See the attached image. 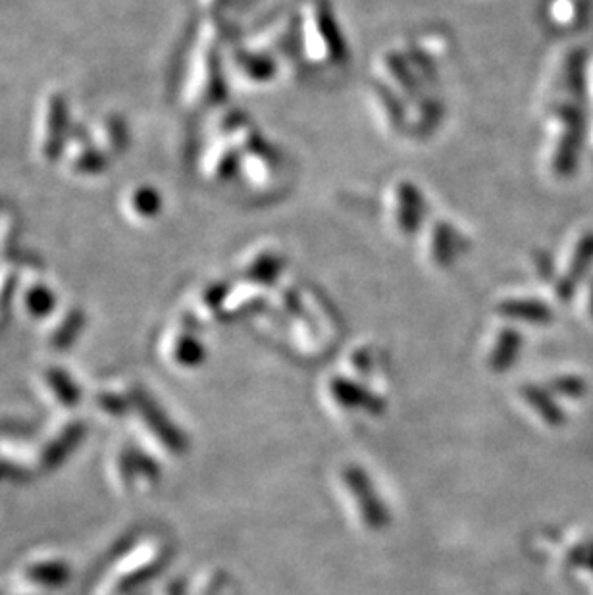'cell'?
Returning <instances> with one entry per match:
<instances>
[{"label":"cell","instance_id":"6da1fadb","mask_svg":"<svg viewBox=\"0 0 593 595\" xmlns=\"http://www.w3.org/2000/svg\"><path fill=\"white\" fill-rule=\"evenodd\" d=\"M544 122L542 166L553 180H567L578 162L584 135V114L580 102H559L547 107Z\"/></svg>","mask_w":593,"mask_h":595},{"label":"cell","instance_id":"7a4b0ae2","mask_svg":"<svg viewBox=\"0 0 593 595\" xmlns=\"http://www.w3.org/2000/svg\"><path fill=\"white\" fill-rule=\"evenodd\" d=\"M299 49L306 62L318 68L343 66L347 42L326 0H311L299 16Z\"/></svg>","mask_w":593,"mask_h":595},{"label":"cell","instance_id":"3957f363","mask_svg":"<svg viewBox=\"0 0 593 595\" xmlns=\"http://www.w3.org/2000/svg\"><path fill=\"white\" fill-rule=\"evenodd\" d=\"M384 212L389 230L399 240L419 238L428 222V203L421 187L411 180H396L384 191Z\"/></svg>","mask_w":593,"mask_h":595},{"label":"cell","instance_id":"277c9868","mask_svg":"<svg viewBox=\"0 0 593 595\" xmlns=\"http://www.w3.org/2000/svg\"><path fill=\"white\" fill-rule=\"evenodd\" d=\"M469 241L453 222L432 218L419 233V257L429 270L447 272L467 253Z\"/></svg>","mask_w":593,"mask_h":595},{"label":"cell","instance_id":"5b68a950","mask_svg":"<svg viewBox=\"0 0 593 595\" xmlns=\"http://www.w3.org/2000/svg\"><path fill=\"white\" fill-rule=\"evenodd\" d=\"M593 266V230L578 232L565 245L555 263L553 288L559 299H569Z\"/></svg>","mask_w":593,"mask_h":595},{"label":"cell","instance_id":"8992f818","mask_svg":"<svg viewBox=\"0 0 593 595\" xmlns=\"http://www.w3.org/2000/svg\"><path fill=\"white\" fill-rule=\"evenodd\" d=\"M286 272V255L276 243L264 241L249 248L240 260V276L243 281L264 288L280 280Z\"/></svg>","mask_w":593,"mask_h":595},{"label":"cell","instance_id":"52a82bcc","mask_svg":"<svg viewBox=\"0 0 593 595\" xmlns=\"http://www.w3.org/2000/svg\"><path fill=\"white\" fill-rule=\"evenodd\" d=\"M374 66L379 75V83L386 85L389 92L396 93L399 99L411 100L426 93V87L412 72L409 60L404 59L403 50H384Z\"/></svg>","mask_w":593,"mask_h":595},{"label":"cell","instance_id":"ba28073f","mask_svg":"<svg viewBox=\"0 0 593 595\" xmlns=\"http://www.w3.org/2000/svg\"><path fill=\"white\" fill-rule=\"evenodd\" d=\"M231 70L241 87L264 89L278 77V62L261 50L240 49L231 59Z\"/></svg>","mask_w":593,"mask_h":595},{"label":"cell","instance_id":"9c48e42d","mask_svg":"<svg viewBox=\"0 0 593 595\" xmlns=\"http://www.w3.org/2000/svg\"><path fill=\"white\" fill-rule=\"evenodd\" d=\"M213 45H206V49H201L197 60V70L193 72V77L187 85V99L190 102H208V100L220 99L223 93L222 75L218 70V60L213 52Z\"/></svg>","mask_w":593,"mask_h":595},{"label":"cell","instance_id":"30bf717a","mask_svg":"<svg viewBox=\"0 0 593 595\" xmlns=\"http://www.w3.org/2000/svg\"><path fill=\"white\" fill-rule=\"evenodd\" d=\"M240 172L251 185L268 187L280 174V155L264 141H258L253 149L241 155Z\"/></svg>","mask_w":593,"mask_h":595},{"label":"cell","instance_id":"8fae6325","mask_svg":"<svg viewBox=\"0 0 593 595\" xmlns=\"http://www.w3.org/2000/svg\"><path fill=\"white\" fill-rule=\"evenodd\" d=\"M407 102L409 107L404 105V130L414 135H428L434 132L444 117V102L428 95V92Z\"/></svg>","mask_w":593,"mask_h":595},{"label":"cell","instance_id":"7c38bea8","mask_svg":"<svg viewBox=\"0 0 593 595\" xmlns=\"http://www.w3.org/2000/svg\"><path fill=\"white\" fill-rule=\"evenodd\" d=\"M368 102L386 132H403L404 105L396 93L389 92L388 87L382 83H372L368 87Z\"/></svg>","mask_w":593,"mask_h":595},{"label":"cell","instance_id":"4fadbf2b","mask_svg":"<svg viewBox=\"0 0 593 595\" xmlns=\"http://www.w3.org/2000/svg\"><path fill=\"white\" fill-rule=\"evenodd\" d=\"M241 155L231 147L228 141L216 139L210 149L205 150L203 172L208 180L226 182L231 175L240 172Z\"/></svg>","mask_w":593,"mask_h":595},{"label":"cell","instance_id":"5bb4252c","mask_svg":"<svg viewBox=\"0 0 593 595\" xmlns=\"http://www.w3.org/2000/svg\"><path fill=\"white\" fill-rule=\"evenodd\" d=\"M545 17L557 32H577L588 20L584 0H547Z\"/></svg>","mask_w":593,"mask_h":595},{"label":"cell","instance_id":"9a60e30c","mask_svg":"<svg viewBox=\"0 0 593 595\" xmlns=\"http://www.w3.org/2000/svg\"><path fill=\"white\" fill-rule=\"evenodd\" d=\"M41 150L43 155L52 157L50 150H57L58 141L64 130V102L58 95H50L41 114Z\"/></svg>","mask_w":593,"mask_h":595},{"label":"cell","instance_id":"2e32d148","mask_svg":"<svg viewBox=\"0 0 593 595\" xmlns=\"http://www.w3.org/2000/svg\"><path fill=\"white\" fill-rule=\"evenodd\" d=\"M497 311L503 315L512 316V318H524V320L537 324H545L552 318V311L536 299H503L501 303L497 305Z\"/></svg>","mask_w":593,"mask_h":595},{"label":"cell","instance_id":"e0dca14e","mask_svg":"<svg viewBox=\"0 0 593 595\" xmlns=\"http://www.w3.org/2000/svg\"><path fill=\"white\" fill-rule=\"evenodd\" d=\"M128 205H130L132 216L141 218V220H150L160 212L162 198L158 197L157 191L153 187H137L128 197Z\"/></svg>","mask_w":593,"mask_h":595},{"label":"cell","instance_id":"ac0fdd59","mask_svg":"<svg viewBox=\"0 0 593 595\" xmlns=\"http://www.w3.org/2000/svg\"><path fill=\"white\" fill-rule=\"evenodd\" d=\"M24 305L29 315H47L50 308H55V295L50 293L47 286L35 283V286L27 288V291H25Z\"/></svg>","mask_w":593,"mask_h":595},{"label":"cell","instance_id":"d6986e66","mask_svg":"<svg viewBox=\"0 0 593 595\" xmlns=\"http://www.w3.org/2000/svg\"><path fill=\"white\" fill-rule=\"evenodd\" d=\"M43 576H47L45 586H57L60 582H64L68 576V569L62 562H35L27 569V579L34 582H41Z\"/></svg>","mask_w":593,"mask_h":595},{"label":"cell","instance_id":"ffe728a7","mask_svg":"<svg viewBox=\"0 0 593 595\" xmlns=\"http://www.w3.org/2000/svg\"><path fill=\"white\" fill-rule=\"evenodd\" d=\"M45 386L50 389V393L55 391V396L58 397V403H60V405L70 409V406H74L75 403H77V391H75L72 381H70V378H66L64 374L57 373V371L47 374Z\"/></svg>","mask_w":593,"mask_h":595},{"label":"cell","instance_id":"44dd1931","mask_svg":"<svg viewBox=\"0 0 593 595\" xmlns=\"http://www.w3.org/2000/svg\"><path fill=\"white\" fill-rule=\"evenodd\" d=\"M100 135H107L102 139V147L105 149H122L125 145V132L124 125L120 124V120H105L100 125Z\"/></svg>","mask_w":593,"mask_h":595},{"label":"cell","instance_id":"7402d4cb","mask_svg":"<svg viewBox=\"0 0 593 595\" xmlns=\"http://www.w3.org/2000/svg\"><path fill=\"white\" fill-rule=\"evenodd\" d=\"M585 95L590 97V102L593 105V64L585 66Z\"/></svg>","mask_w":593,"mask_h":595},{"label":"cell","instance_id":"603a6c76","mask_svg":"<svg viewBox=\"0 0 593 595\" xmlns=\"http://www.w3.org/2000/svg\"><path fill=\"white\" fill-rule=\"evenodd\" d=\"M585 295V308H588V315L593 318V278L588 281V288L584 291Z\"/></svg>","mask_w":593,"mask_h":595},{"label":"cell","instance_id":"cb8c5ba5","mask_svg":"<svg viewBox=\"0 0 593 595\" xmlns=\"http://www.w3.org/2000/svg\"><path fill=\"white\" fill-rule=\"evenodd\" d=\"M585 562L590 564L593 569V544L592 546L588 547V554H585Z\"/></svg>","mask_w":593,"mask_h":595}]
</instances>
